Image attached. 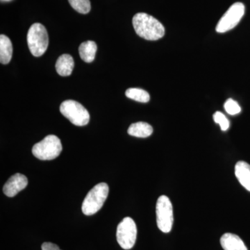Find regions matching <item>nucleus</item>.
Segmentation results:
<instances>
[{
  "label": "nucleus",
  "instance_id": "nucleus-1",
  "mask_svg": "<svg viewBox=\"0 0 250 250\" xmlns=\"http://www.w3.org/2000/svg\"><path fill=\"white\" fill-rule=\"evenodd\" d=\"M133 26L136 34L148 41H157L165 35V28L155 18L145 13H139L133 18Z\"/></svg>",
  "mask_w": 250,
  "mask_h": 250
},
{
  "label": "nucleus",
  "instance_id": "nucleus-2",
  "mask_svg": "<svg viewBox=\"0 0 250 250\" xmlns=\"http://www.w3.org/2000/svg\"><path fill=\"white\" fill-rule=\"evenodd\" d=\"M109 192L107 184L100 183L95 186L87 194L83 203L82 209L83 214L92 215L101 209L106 201Z\"/></svg>",
  "mask_w": 250,
  "mask_h": 250
},
{
  "label": "nucleus",
  "instance_id": "nucleus-3",
  "mask_svg": "<svg viewBox=\"0 0 250 250\" xmlns=\"http://www.w3.org/2000/svg\"><path fill=\"white\" fill-rule=\"evenodd\" d=\"M27 43L31 53L34 57L43 55L49 44L47 29L40 23H35L29 28L27 33Z\"/></svg>",
  "mask_w": 250,
  "mask_h": 250
},
{
  "label": "nucleus",
  "instance_id": "nucleus-4",
  "mask_svg": "<svg viewBox=\"0 0 250 250\" xmlns=\"http://www.w3.org/2000/svg\"><path fill=\"white\" fill-rule=\"evenodd\" d=\"M62 145L60 139L54 135H49L32 148V154L42 161L53 160L60 155Z\"/></svg>",
  "mask_w": 250,
  "mask_h": 250
},
{
  "label": "nucleus",
  "instance_id": "nucleus-5",
  "mask_svg": "<svg viewBox=\"0 0 250 250\" xmlns=\"http://www.w3.org/2000/svg\"><path fill=\"white\" fill-rule=\"evenodd\" d=\"M156 223L162 232L169 233L173 225V207L168 197L161 195L156 205Z\"/></svg>",
  "mask_w": 250,
  "mask_h": 250
},
{
  "label": "nucleus",
  "instance_id": "nucleus-6",
  "mask_svg": "<svg viewBox=\"0 0 250 250\" xmlns=\"http://www.w3.org/2000/svg\"><path fill=\"white\" fill-rule=\"evenodd\" d=\"M60 111L72 124L83 126L88 125L90 114L86 108L75 100H65L61 104Z\"/></svg>",
  "mask_w": 250,
  "mask_h": 250
},
{
  "label": "nucleus",
  "instance_id": "nucleus-7",
  "mask_svg": "<svg viewBox=\"0 0 250 250\" xmlns=\"http://www.w3.org/2000/svg\"><path fill=\"white\" fill-rule=\"evenodd\" d=\"M117 241L124 250H130L134 246L137 238V228L132 218L126 217L118 225L116 231Z\"/></svg>",
  "mask_w": 250,
  "mask_h": 250
},
{
  "label": "nucleus",
  "instance_id": "nucleus-8",
  "mask_svg": "<svg viewBox=\"0 0 250 250\" xmlns=\"http://www.w3.org/2000/svg\"><path fill=\"white\" fill-rule=\"evenodd\" d=\"M244 14L245 6L243 3L236 2L231 5L219 21L216 26L217 32L225 33L231 30L239 23Z\"/></svg>",
  "mask_w": 250,
  "mask_h": 250
},
{
  "label": "nucleus",
  "instance_id": "nucleus-9",
  "mask_svg": "<svg viewBox=\"0 0 250 250\" xmlns=\"http://www.w3.org/2000/svg\"><path fill=\"white\" fill-rule=\"evenodd\" d=\"M28 179L24 174L17 173L11 176L3 187V192L6 196H16L18 192L27 187Z\"/></svg>",
  "mask_w": 250,
  "mask_h": 250
},
{
  "label": "nucleus",
  "instance_id": "nucleus-10",
  "mask_svg": "<svg viewBox=\"0 0 250 250\" xmlns=\"http://www.w3.org/2000/svg\"><path fill=\"white\" fill-rule=\"evenodd\" d=\"M220 244L225 250H248L244 242L239 236L226 233L220 238Z\"/></svg>",
  "mask_w": 250,
  "mask_h": 250
},
{
  "label": "nucleus",
  "instance_id": "nucleus-11",
  "mask_svg": "<svg viewBox=\"0 0 250 250\" xmlns=\"http://www.w3.org/2000/svg\"><path fill=\"white\" fill-rule=\"evenodd\" d=\"M235 175L246 190L250 192V165L246 161H238L235 166Z\"/></svg>",
  "mask_w": 250,
  "mask_h": 250
},
{
  "label": "nucleus",
  "instance_id": "nucleus-12",
  "mask_svg": "<svg viewBox=\"0 0 250 250\" xmlns=\"http://www.w3.org/2000/svg\"><path fill=\"white\" fill-rule=\"evenodd\" d=\"M75 62L70 54H62L56 62V70L60 76L67 77L71 75Z\"/></svg>",
  "mask_w": 250,
  "mask_h": 250
},
{
  "label": "nucleus",
  "instance_id": "nucleus-13",
  "mask_svg": "<svg viewBox=\"0 0 250 250\" xmlns=\"http://www.w3.org/2000/svg\"><path fill=\"white\" fill-rule=\"evenodd\" d=\"M128 134L137 138H147L153 133V128L150 125L144 122L134 123L129 126Z\"/></svg>",
  "mask_w": 250,
  "mask_h": 250
},
{
  "label": "nucleus",
  "instance_id": "nucleus-14",
  "mask_svg": "<svg viewBox=\"0 0 250 250\" xmlns=\"http://www.w3.org/2000/svg\"><path fill=\"white\" fill-rule=\"evenodd\" d=\"M13 46L11 41L7 36L1 34L0 36V62L1 63H9L12 59Z\"/></svg>",
  "mask_w": 250,
  "mask_h": 250
},
{
  "label": "nucleus",
  "instance_id": "nucleus-15",
  "mask_svg": "<svg viewBox=\"0 0 250 250\" xmlns=\"http://www.w3.org/2000/svg\"><path fill=\"white\" fill-rule=\"evenodd\" d=\"M97 49L98 47L94 41H88L82 42L79 48L81 59L86 62H93L95 58Z\"/></svg>",
  "mask_w": 250,
  "mask_h": 250
},
{
  "label": "nucleus",
  "instance_id": "nucleus-16",
  "mask_svg": "<svg viewBox=\"0 0 250 250\" xmlns=\"http://www.w3.org/2000/svg\"><path fill=\"white\" fill-rule=\"evenodd\" d=\"M125 95L128 98L139 103H147L150 100L149 94L141 88H131L126 90Z\"/></svg>",
  "mask_w": 250,
  "mask_h": 250
},
{
  "label": "nucleus",
  "instance_id": "nucleus-17",
  "mask_svg": "<svg viewBox=\"0 0 250 250\" xmlns=\"http://www.w3.org/2000/svg\"><path fill=\"white\" fill-rule=\"evenodd\" d=\"M72 8L82 14H87L90 12L91 6L90 0H68Z\"/></svg>",
  "mask_w": 250,
  "mask_h": 250
},
{
  "label": "nucleus",
  "instance_id": "nucleus-18",
  "mask_svg": "<svg viewBox=\"0 0 250 250\" xmlns=\"http://www.w3.org/2000/svg\"><path fill=\"white\" fill-rule=\"evenodd\" d=\"M224 108H225L227 113L229 115H231V116H235V115L238 114L241 111V106L232 99H229L227 100L226 103L224 105Z\"/></svg>",
  "mask_w": 250,
  "mask_h": 250
},
{
  "label": "nucleus",
  "instance_id": "nucleus-19",
  "mask_svg": "<svg viewBox=\"0 0 250 250\" xmlns=\"http://www.w3.org/2000/svg\"><path fill=\"white\" fill-rule=\"evenodd\" d=\"M213 121H215V123L220 125L222 131H227L229 127V121L221 112H215L214 115H213Z\"/></svg>",
  "mask_w": 250,
  "mask_h": 250
},
{
  "label": "nucleus",
  "instance_id": "nucleus-20",
  "mask_svg": "<svg viewBox=\"0 0 250 250\" xmlns=\"http://www.w3.org/2000/svg\"><path fill=\"white\" fill-rule=\"evenodd\" d=\"M42 250H62L58 246L52 243H44L41 246Z\"/></svg>",
  "mask_w": 250,
  "mask_h": 250
},
{
  "label": "nucleus",
  "instance_id": "nucleus-21",
  "mask_svg": "<svg viewBox=\"0 0 250 250\" xmlns=\"http://www.w3.org/2000/svg\"><path fill=\"white\" fill-rule=\"evenodd\" d=\"M6 1H8V0H6Z\"/></svg>",
  "mask_w": 250,
  "mask_h": 250
}]
</instances>
